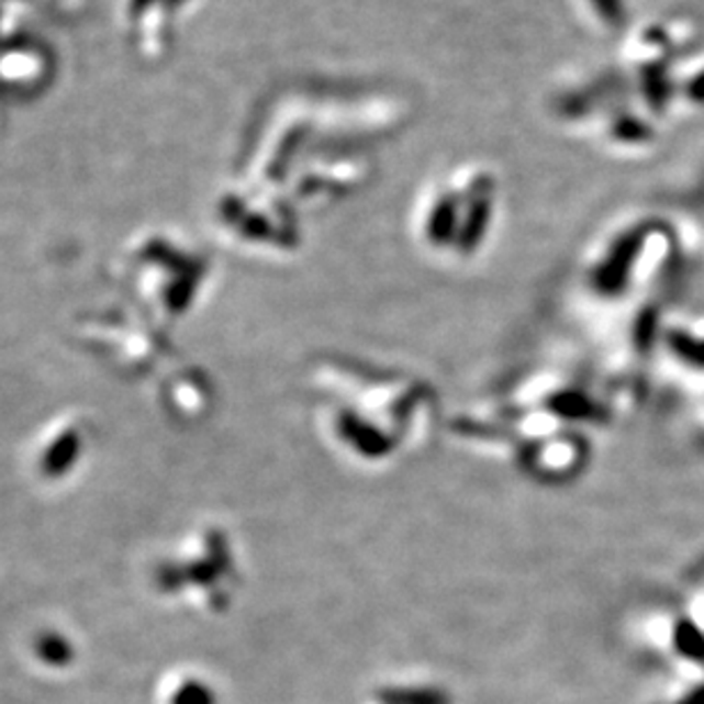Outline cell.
I'll return each mask as SVG.
<instances>
[{"mask_svg": "<svg viewBox=\"0 0 704 704\" xmlns=\"http://www.w3.org/2000/svg\"><path fill=\"white\" fill-rule=\"evenodd\" d=\"M314 410L325 439L361 467H389L424 448L437 396L426 380L357 359H321L312 371Z\"/></svg>", "mask_w": 704, "mask_h": 704, "instance_id": "1", "label": "cell"}]
</instances>
